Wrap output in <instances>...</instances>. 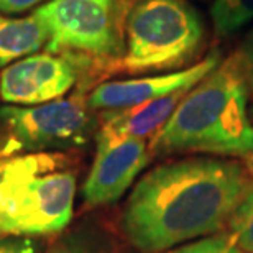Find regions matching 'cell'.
Listing matches in <instances>:
<instances>
[{"mask_svg":"<svg viewBox=\"0 0 253 253\" xmlns=\"http://www.w3.org/2000/svg\"><path fill=\"white\" fill-rule=\"evenodd\" d=\"M247 188L245 169L235 161L188 158L161 165L130 194L124 230L140 252L168 250L224 227Z\"/></svg>","mask_w":253,"mask_h":253,"instance_id":"1","label":"cell"},{"mask_svg":"<svg viewBox=\"0 0 253 253\" xmlns=\"http://www.w3.org/2000/svg\"><path fill=\"white\" fill-rule=\"evenodd\" d=\"M247 83L242 54L225 59L186 94L171 119L151 138L150 150L252 156L253 122Z\"/></svg>","mask_w":253,"mask_h":253,"instance_id":"2","label":"cell"},{"mask_svg":"<svg viewBox=\"0 0 253 253\" xmlns=\"http://www.w3.org/2000/svg\"><path fill=\"white\" fill-rule=\"evenodd\" d=\"M76 174L59 153L0 158V234L48 235L71 222Z\"/></svg>","mask_w":253,"mask_h":253,"instance_id":"3","label":"cell"},{"mask_svg":"<svg viewBox=\"0 0 253 253\" xmlns=\"http://www.w3.org/2000/svg\"><path fill=\"white\" fill-rule=\"evenodd\" d=\"M124 33L125 71L174 69L196 56L204 23L186 0H131Z\"/></svg>","mask_w":253,"mask_h":253,"instance_id":"4","label":"cell"},{"mask_svg":"<svg viewBox=\"0 0 253 253\" xmlns=\"http://www.w3.org/2000/svg\"><path fill=\"white\" fill-rule=\"evenodd\" d=\"M131 0H49L37 12L49 30L46 53L74 61H114L125 53V17Z\"/></svg>","mask_w":253,"mask_h":253,"instance_id":"5","label":"cell"},{"mask_svg":"<svg viewBox=\"0 0 253 253\" xmlns=\"http://www.w3.org/2000/svg\"><path fill=\"white\" fill-rule=\"evenodd\" d=\"M89 109L83 94L32 107L5 105L0 109V124L7 141L0 148V158L17 151L43 153L84 145L92 128Z\"/></svg>","mask_w":253,"mask_h":253,"instance_id":"6","label":"cell"},{"mask_svg":"<svg viewBox=\"0 0 253 253\" xmlns=\"http://www.w3.org/2000/svg\"><path fill=\"white\" fill-rule=\"evenodd\" d=\"M150 161L145 140L112 133L100 126L95 135V158L83 186L89 206L112 204L124 196Z\"/></svg>","mask_w":253,"mask_h":253,"instance_id":"7","label":"cell"},{"mask_svg":"<svg viewBox=\"0 0 253 253\" xmlns=\"http://www.w3.org/2000/svg\"><path fill=\"white\" fill-rule=\"evenodd\" d=\"M78 81L76 61L51 53L18 59L0 73V97L15 105H42L61 99Z\"/></svg>","mask_w":253,"mask_h":253,"instance_id":"8","label":"cell"},{"mask_svg":"<svg viewBox=\"0 0 253 253\" xmlns=\"http://www.w3.org/2000/svg\"><path fill=\"white\" fill-rule=\"evenodd\" d=\"M219 64L220 54L214 51L202 61L181 71L151 76V78L102 83L90 92L87 105L90 109L100 110H124L136 107V105L178 92V90L192 89Z\"/></svg>","mask_w":253,"mask_h":253,"instance_id":"9","label":"cell"},{"mask_svg":"<svg viewBox=\"0 0 253 253\" xmlns=\"http://www.w3.org/2000/svg\"><path fill=\"white\" fill-rule=\"evenodd\" d=\"M189 90H178V92L165 95L151 102L136 105V107L105 110L102 115V128L117 135L133 136V138L145 140L146 136L153 138L171 119V115L174 114V110L178 109L181 100L186 97Z\"/></svg>","mask_w":253,"mask_h":253,"instance_id":"10","label":"cell"},{"mask_svg":"<svg viewBox=\"0 0 253 253\" xmlns=\"http://www.w3.org/2000/svg\"><path fill=\"white\" fill-rule=\"evenodd\" d=\"M48 42L49 30L37 12L22 18L0 15V68L32 56Z\"/></svg>","mask_w":253,"mask_h":253,"instance_id":"11","label":"cell"},{"mask_svg":"<svg viewBox=\"0 0 253 253\" xmlns=\"http://www.w3.org/2000/svg\"><path fill=\"white\" fill-rule=\"evenodd\" d=\"M219 35H232L253 18V0H215L211 8Z\"/></svg>","mask_w":253,"mask_h":253,"instance_id":"12","label":"cell"},{"mask_svg":"<svg viewBox=\"0 0 253 253\" xmlns=\"http://www.w3.org/2000/svg\"><path fill=\"white\" fill-rule=\"evenodd\" d=\"M230 227L235 245L245 253H253V184L247 188L232 214Z\"/></svg>","mask_w":253,"mask_h":253,"instance_id":"13","label":"cell"},{"mask_svg":"<svg viewBox=\"0 0 253 253\" xmlns=\"http://www.w3.org/2000/svg\"><path fill=\"white\" fill-rule=\"evenodd\" d=\"M0 253H37V247L30 239L13 237V239L0 240Z\"/></svg>","mask_w":253,"mask_h":253,"instance_id":"14","label":"cell"},{"mask_svg":"<svg viewBox=\"0 0 253 253\" xmlns=\"http://www.w3.org/2000/svg\"><path fill=\"white\" fill-rule=\"evenodd\" d=\"M44 0H0V12L3 13H22L37 7Z\"/></svg>","mask_w":253,"mask_h":253,"instance_id":"15","label":"cell"},{"mask_svg":"<svg viewBox=\"0 0 253 253\" xmlns=\"http://www.w3.org/2000/svg\"><path fill=\"white\" fill-rule=\"evenodd\" d=\"M222 240H224V237L209 239V240L201 242V244H196V245L186 247V249H181L179 252H176V253H214L217 249H219Z\"/></svg>","mask_w":253,"mask_h":253,"instance_id":"16","label":"cell"},{"mask_svg":"<svg viewBox=\"0 0 253 253\" xmlns=\"http://www.w3.org/2000/svg\"><path fill=\"white\" fill-rule=\"evenodd\" d=\"M48 253H90V252L85 249L83 244H79V242L66 240V242H61V244H58Z\"/></svg>","mask_w":253,"mask_h":253,"instance_id":"17","label":"cell"},{"mask_svg":"<svg viewBox=\"0 0 253 253\" xmlns=\"http://www.w3.org/2000/svg\"><path fill=\"white\" fill-rule=\"evenodd\" d=\"M242 58H244L247 79H249L252 83V85H253V35L250 37L249 43H247L245 51H244V54H242Z\"/></svg>","mask_w":253,"mask_h":253,"instance_id":"18","label":"cell"},{"mask_svg":"<svg viewBox=\"0 0 253 253\" xmlns=\"http://www.w3.org/2000/svg\"><path fill=\"white\" fill-rule=\"evenodd\" d=\"M214 253H245V252L240 250L239 247L234 245L232 242H229V239L224 237V240H222V244L219 245V249H217Z\"/></svg>","mask_w":253,"mask_h":253,"instance_id":"19","label":"cell"},{"mask_svg":"<svg viewBox=\"0 0 253 253\" xmlns=\"http://www.w3.org/2000/svg\"><path fill=\"white\" fill-rule=\"evenodd\" d=\"M250 119H252V122H253V109L250 110Z\"/></svg>","mask_w":253,"mask_h":253,"instance_id":"20","label":"cell"}]
</instances>
